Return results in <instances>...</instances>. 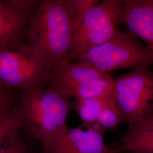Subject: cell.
I'll return each mask as SVG.
<instances>
[{
  "label": "cell",
  "mask_w": 153,
  "mask_h": 153,
  "mask_svg": "<svg viewBox=\"0 0 153 153\" xmlns=\"http://www.w3.org/2000/svg\"><path fill=\"white\" fill-rule=\"evenodd\" d=\"M73 33L65 0L38 1L27 44L52 73L69 60Z\"/></svg>",
  "instance_id": "6da1fadb"
},
{
  "label": "cell",
  "mask_w": 153,
  "mask_h": 153,
  "mask_svg": "<svg viewBox=\"0 0 153 153\" xmlns=\"http://www.w3.org/2000/svg\"><path fill=\"white\" fill-rule=\"evenodd\" d=\"M21 128L41 142L47 152L69 128L67 119L70 99L51 87L30 93H21L16 104Z\"/></svg>",
  "instance_id": "7a4b0ae2"
},
{
  "label": "cell",
  "mask_w": 153,
  "mask_h": 153,
  "mask_svg": "<svg viewBox=\"0 0 153 153\" xmlns=\"http://www.w3.org/2000/svg\"><path fill=\"white\" fill-rule=\"evenodd\" d=\"M78 60L108 73L122 68H150L153 65V54L131 33L117 28L108 40L89 50Z\"/></svg>",
  "instance_id": "3957f363"
},
{
  "label": "cell",
  "mask_w": 153,
  "mask_h": 153,
  "mask_svg": "<svg viewBox=\"0 0 153 153\" xmlns=\"http://www.w3.org/2000/svg\"><path fill=\"white\" fill-rule=\"evenodd\" d=\"M51 73L27 43L0 51V88H16L21 93L38 91L48 86Z\"/></svg>",
  "instance_id": "277c9868"
},
{
  "label": "cell",
  "mask_w": 153,
  "mask_h": 153,
  "mask_svg": "<svg viewBox=\"0 0 153 153\" xmlns=\"http://www.w3.org/2000/svg\"><path fill=\"white\" fill-rule=\"evenodd\" d=\"M121 1H100L87 12L74 31L69 60H78L86 52L114 35L120 23Z\"/></svg>",
  "instance_id": "5b68a950"
},
{
  "label": "cell",
  "mask_w": 153,
  "mask_h": 153,
  "mask_svg": "<svg viewBox=\"0 0 153 153\" xmlns=\"http://www.w3.org/2000/svg\"><path fill=\"white\" fill-rule=\"evenodd\" d=\"M133 69L115 80L114 100L128 125L153 115V71Z\"/></svg>",
  "instance_id": "8992f818"
},
{
  "label": "cell",
  "mask_w": 153,
  "mask_h": 153,
  "mask_svg": "<svg viewBox=\"0 0 153 153\" xmlns=\"http://www.w3.org/2000/svg\"><path fill=\"white\" fill-rule=\"evenodd\" d=\"M38 1L0 0V51L27 43L28 31Z\"/></svg>",
  "instance_id": "52a82bcc"
},
{
  "label": "cell",
  "mask_w": 153,
  "mask_h": 153,
  "mask_svg": "<svg viewBox=\"0 0 153 153\" xmlns=\"http://www.w3.org/2000/svg\"><path fill=\"white\" fill-rule=\"evenodd\" d=\"M104 129L97 123L69 128L47 153H119L106 146Z\"/></svg>",
  "instance_id": "ba28073f"
},
{
  "label": "cell",
  "mask_w": 153,
  "mask_h": 153,
  "mask_svg": "<svg viewBox=\"0 0 153 153\" xmlns=\"http://www.w3.org/2000/svg\"><path fill=\"white\" fill-rule=\"evenodd\" d=\"M107 74L84 61L68 60L51 73L48 86L70 99L79 90Z\"/></svg>",
  "instance_id": "9c48e42d"
},
{
  "label": "cell",
  "mask_w": 153,
  "mask_h": 153,
  "mask_svg": "<svg viewBox=\"0 0 153 153\" xmlns=\"http://www.w3.org/2000/svg\"><path fill=\"white\" fill-rule=\"evenodd\" d=\"M120 23L153 54V0H122Z\"/></svg>",
  "instance_id": "30bf717a"
},
{
  "label": "cell",
  "mask_w": 153,
  "mask_h": 153,
  "mask_svg": "<svg viewBox=\"0 0 153 153\" xmlns=\"http://www.w3.org/2000/svg\"><path fill=\"white\" fill-rule=\"evenodd\" d=\"M119 153H153V115L136 123L129 124Z\"/></svg>",
  "instance_id": "8fae6325"
},
{
  "label": "cell",
  "mask_w": 153,
  "mask_h": 153,
  "mask_svg": "<svg viewBox=\"0 0 153 153\" xmlns=\"http://www.w3.org/2000/svg\"><path fill=\"white\" fill-rule=\"evenodd\" d=\"M107 100L102 99H75L73 107L84 124H93L97 123L99 113Z\"/></svg>",
  "instance_id": "7c38bea8"
},
{
  "label": "cell",
  "mask_w": 153,
  "mask_h": 153,
  "mask_svg": "<svg viewBox=\"0 0 153 153\" xmlns=\"http://www.w3.org/2000/svg\"><path fill=\"white\" fill-rule=\"evenodd\" d=\"M122 121H124L123 115L115 100H106L99 113L96 123L104 130H114L117 128Z\"/></svg>",
  "instance_id": "4fadbf2b"
},
{
  "label": "cell",
  "mask_w": 153,
  "mask_h": 153,
  "mask_svg": "<svg viewBox=\"0 0 153 153\" xmlns=\"http://www.w3.org/2000/svg\"><path fill=\"white\" fill-rule=\"evenodd\" d=\"M21 128V117L16 105L11 112L0 121V148Z\"/></svg>",
  "instance_id": "5bb4252c"
},
{
  "label": "cell",
  "mask_w": 153,
  "mask_h": 153,
  "mask_svg": "<svg viewBox=\"0 0 153 153\" xmlns=\"http://www.w3.org/2000/svg\"><path fill=\"white\" fill-rule=\"evenodd\" d=\"M71 19L73 31L82 21L85 14L99 0H65Z\"/></svg>",
  "instance_id": "9a60e30c"
},
{
  "label": "cell",
  "mask_w": 153,
  "mask_h": 153,
  "mask_svg": "<svg viewBox=\"0 0 153 153\" xmlns=\"http://www.w3.org/2000/svg\"><path fill=\"white\" fill-rule=\"evenodd\" d=\"M14 101L11 90L0 88V121L14 108Z\"/></svg>",
  "instance_id": "2e32d148"
},
{
  "label": "cell",
  "mask_w": 153,
  "mask_h": 153,
  "mask_svg": "<svg viewBox=\"0 0 153 153\" xmlns=\"http://www.w3.org/2000/svg\"><path fill=\"white\" fill-rule=\"evenodd\" d=\"M18 134V133L11 137L0 148V153H27L26 145Z\"/></svg>",
  "instance_id": "e0dca14e"
}]
</instances>
